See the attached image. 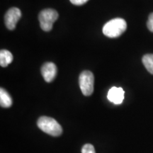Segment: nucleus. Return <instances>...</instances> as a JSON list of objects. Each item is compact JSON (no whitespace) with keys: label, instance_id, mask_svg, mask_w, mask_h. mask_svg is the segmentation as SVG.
<instances>
[{"label":"nucleus","instance_id":"1","mask_svg":"<svg viewBox=\"0 0 153 153\" xmlns=\"http://www.w3.org/2000/svg\"><path fill=\"white\" fill-rule=\"evenodd\" d=\"M127 28L123 19L116 18L108 21L103 27V33L108 38H117L121 36Z\"/></svg>","mask_w":153,"mask_h":153},{"label":"nucleus","instance_id":"2","mask_svg":"<svg viewBox=\"0 0 153 153\" xmlns=\"http://www.w3.org/2000/svg\"><path fill=\"white\" fill-rule=\"evenodd\" d=\"M37 125L42 131L52 136H60L62 133V128L61 126L54 118L51 117L41 116L38 120Z\"/></svg>","mask_w":153,"mask_h":153},{"label":"nucleus","instance_id":"3","mask_svg":"<svg viewBox=\"0 0 153 153\" xmlns=\"http://www.w3.org/2000/svg\"><path fill=\"white\" fill-rule=\"evenodd\" d=\"M58 18V13L53 9H45L40 12L38 20L42 30L48 32L52 30L53 25Z\"/></svg>","mask_w":153,"mask_h":153},{"label":"nucleus","instance_id":"4","mask_svg":"<svg viewBox=\"0 0 153 153\" xmlns=\"http://www.w3.org/2000/svg\"><path fill=\"white\" fill-rule=\"evenodd\" d=\"M94 76L91 72H82L79 76V85L82 94L86 97H89L92 94L94 91Z\"/></svg>","mask_w":153,"mask_h":153},{"label":"nucleus","instance_id":"5","mask_svg":"<svg viewBox=\"0 0 153 153\" xmlns=\"http://www.w3.org/2000/svg\"><path fill=\"white\" fill-rule=\"evenodd\" d=\"M22 17V11L16 7L9 9L4 16V23L9 30H14L16 28L17 22Z\"/></svg>","mask_w":153,"mask_h":153},{"label":"nucleus","instance_id":"6","mask_svg":"<svg viewBox=\"0 0 153 153\" xmlns=\"http://www.w3.org/2000/svg\"><path fill=\"white\" fill-rule=\"evenodd\" d=\"M41 74L47 82H51L57 74V67L53 62H46L42 66Z\"/></svg>","mask_w":153,"mask_h":153},{"label":"nucleus","instance_id":"7","mask_svg":"<svg viewBox=\"0 0 153 153\" xmlns=\"http://www.w3.org/2000/svg\"><path fill=\"white\" fill-rule=\"evenodd\" d=\"M107 98L115 104H120L124 99V91L121 87H113L108 91Z\"/></svg>","mask_w":153,"mask_h":153},{"label":"nucleus","instance_id":"8","mask_svg":"<svg viewBox=\"0 0 153 153\" xmlns=\"http://www.w3.org/2000/svg\"><path fill=\"white\" fill-rule=\"evenodd\" d=\"M0 105L3 108H9L12 105V99L3 88L0 89Z\"/></svg>","mask_w":153,"mask_h":153},{"label":"nucleus","instance_id":"9","mask_svg":"<svg viewBox=\"0 0 153 153\" xmlns=\"http://www.w3.org/2000/svg\"><path fill=\"white\" fill-rule=\"evenodd\" d=\"M13 60V55L11 52L7 50L0 51V65L3 68L8 66Z\"/></svg>","mask_w":153,"mask_h":153},{"label":"nucleus","instance_id":"10","mask_svg":"<svg viewBox=\"0 0 153 153\" xmlns=\"http://www.w3.org/2000/svg\"><path fill=\"white\" fill-rule=\"evenodd\" d=\"M142 61L147 70L153 74V54L145 55L143 57Z\"/></svg>","mask_w":153,"mask_h":153},{"label":"nucleus","instance_id":"11","mask_svg":"<svg viewBox=\"0 0 153 153\" xmlns=\"http://www.w3.org/2000/svg\"><path fill=\"white\" fill-rule=\"evenodd\" d=\"M82 153H96L94 148L92 145L86 144L82 149Z\"/></svg>","mask_w":153,"mask_h":153},{"label":"nucleus","instance_id":"12","mask_svg":"<svg viewBox=\"0 0 153 153\" xmlns=\"http://www.w3.org/2000/svg\"><path fill=\"white\" fill-rule=\"evenodd\" d=\"M147 26L148 28L153 33V13H151L149 16L148 22H147Z\"/></svg>","mask_w":153,"mask_h":153},{"label":"nucleus","instance_id":"13","mask_svg":"<svg viewBox=\"0 0 153 153\" xmlns=\"http://www.w3.org/2000/svg\"><path fill=\"white\" fill-rule=\"evenodd\" d=\"M71 1L72 4H73L74 5H77V6H80L84 4L86 2H87L89 0H70Z\"/></svg>","mask_w":153,"mask_h":153}]
</instances>
